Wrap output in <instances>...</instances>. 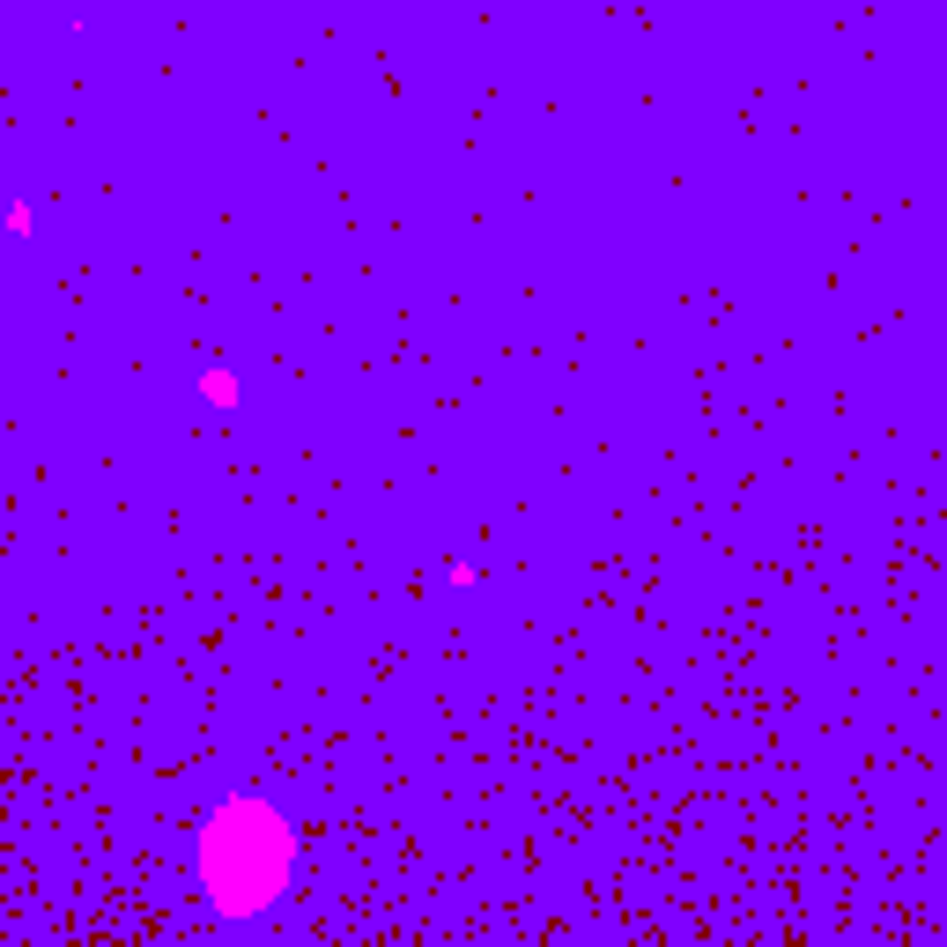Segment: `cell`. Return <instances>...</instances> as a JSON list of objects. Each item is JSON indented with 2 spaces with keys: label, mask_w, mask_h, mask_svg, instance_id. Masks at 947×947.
I'll return each instance as SVG.
<instances>
[{
  "label": "cell",
  "mask_w": 947,
  "mask_h": 947,
  "mask_svg": "<svg viewBox=\"0 0 947 947\" xmlns=\"http://www.w3.org/2000/svg\"><path fill=\"white\" fill-rule=\"evenodd\" d=\"M282 859H289V837H282V822L259 814V807L222 814V829L208 837V881H215L222 903H237V911H252V903L274 896Z\"/></svg>",
  "instance_id": "6da1fadb"
}]
</instances>
